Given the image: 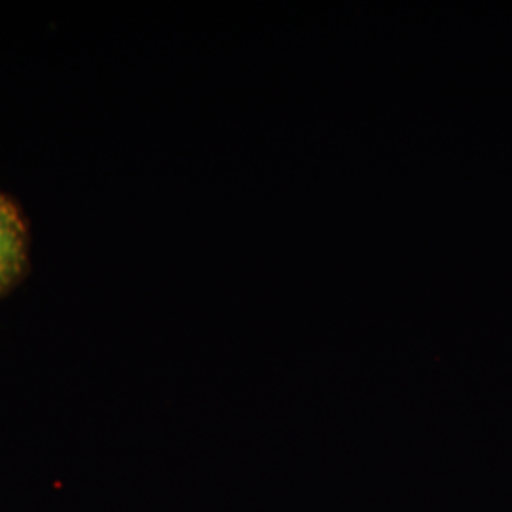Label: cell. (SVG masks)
Wrapping results in <instances>:
<instances>
[{"label": "cell", "mask_w": 512, "mask_h": 512, "mask_svg": "<svg viewBox=\"0 0 512 512\" xmlns=\"http://www.w3.org/2000/svg\"><path fill=\"white\" fill-rule=\"evenodd\" d=\"M8 202V200H6V198H4V196H2V194H0V207H2V205H4V203Z\"/></svg>", "instance_id": "7a4b0ae2"}, {"label": "cell", "mask_w": 512, "mask_h": 512, "mask_svg": "<svg viewBox=\"0 0 512 512\" xmlns=\"http://www.w3.org/2000/svg\"><path fill=\"white\" fill-rule=\"evenodd\" d=\"M27 226L16 205L6 202L0 207V293L18 279L29 251Z\"/></svg>", "instance_id": "6da1fadb"}]
</instances>
